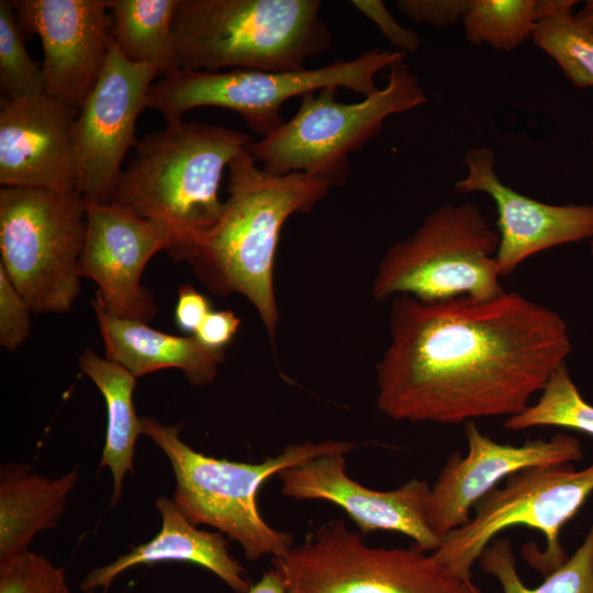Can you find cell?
Segmentation results:
<instances>
[{"label":"cell","mask_w":593,"mask_h":593,"mask_svg":"<svg viewBox=\"0 0 593 593\" xmlns=\"http://www.w3.org/2000/svg\"><path fill=\"white\" fill-rule=\"evenodd\" d=\"M377 363V406L395 421L460 424L514 416L566 362L556 311L517 292L423 301L394 296Z\"/></svg>","instance_id":"cell-1"},{"label":"cell","mask_w":593,"mask_h":593,"mask_svg":"<svg viewBox=\"0 0 593 593\" xmlns=\"http://www.w3.org/2000/svg\"><path fill=\"white\" fill-rule=\"evenodd\" d=\"M227 169L228 198L222 215L182 261L213 293L244 295L275 344L279 310L273 264L281 228L292 214L310 212L332 187L306 172L269 174L245 148Z\"/></svg>","instance_id":"cell-2"},{"label":"cell","mask_w":593,"mask_h":593,"mask_svg":"<svg viewBox=\"0 0 593 593\" xmlns=\"http://www.w3.org/2000/svg\"><path fill=\"white\" fill-rule=\"evenodd\" d=\"M251 142L234 128L179 121L138 141L111 203L146 219L172 239L176 260L220 220L219 190L225 168Z\"/></svg>","instance_id":"cell-3"},{"label":"cell","mask_w":593,"mask_h":593,"mask_svg":"<svg viewBox=\"0 0 593 593\" xmlns=\"http://www.w3.org/2000/svg\"><path fill=\"white\" fill-rule=\"evenodd\" d=\"M321 7L320 0H179L172 21L177 69H303L333 42Z\"/></svg>","instance_id":"cell-4"},{"label":"cell","mask_w":593,"mask_h":593,"mask_svg":"<svg viewBox=\"0 0 593 593\" xmlns=\"http://www.w3.org/2000/svg\"><path fill=\"white\" fill-rule=\"evenodd\" d=\"M142 423L144 434L170 462L176 478L172 499L181 513L193 525H209L237 541L251 561L281 558L293 547V536L270 526L259 513L257 493L266 480L312 459L357 448L344 440L305 441L246 463L195 451L180 438V424L164 425L153 416L142 417Z\"/></svg>","instance_id":"cell-5"},{"label":"cell","mask_w":593,"mask_h":593,"mask_svg":"<svg viewBox=\"0 0 593 593\" xmlns=\"http://www.w3.org/2000/svg\"><path fill=\"white\" fill-rule=\"evenodd\" d=\"M388 70L385 87L359 102L337 101V87L302 97L290 120L245 149L269 174L306 172L332 188L344 186L350 176V154L374 138L389 116L427 102L418 77L404 59Z\"/></svg>","instance_id":"cell-6"},{"label":"cell","mask_w":593,"mask_h":593,"mask_svg":"<svg viewBox=\"0 0 593 593\" xmlns=\"http://www.w3.org/2000/svg\"><path fill=\"white\" fill-rule=\"evenodd\" d=\"M592 493L593 465L582 470L571 463L523 469L485 494L473 506V517L445 535L432 553L449 575L475 585L472 567L488 545L503 530L525 526L545 536L546 548L524 545L522 556L547 577L569 559L561 529Z\"/></svg>","instance_id":"cell-7"},{"label":"cell","mask_w":593,"mask_h":593,"mask_svg":"<svg viewBox=\"0 0 593 593\" xmlns=\"http://www.w3.org/2000/svg\"><path fill=\"white\" fill-rule=\"evenodd\" d=\"M405 55L373 47L356 58L313 69L177 70L152 85L146 108L159 112L166 124L182 121L194 108H223L237 112L250 130L266 137L284 124L281 108L288 100L327 87H343L368 97L380 89L376 75L403 60Z\"/></svg>","instance_id":"cell-8"},{"label":"cell","mask_w":593,"mask_h":593,"mask_svg":"<svg viewBox=\"0 0 593 593\" xmlns=\"http://www.w3.org/2000/svg\"><path fill=\"white\" fill-rule=\"evenodd\" d=\"M499 234L472 202L446 203L407 238L391 246L372 282L376 300L401 294L423 301L505 292L496 262Z\"/></svg>","instance_id":"cell-9"},{"label":"cell","mask_w":593,"mask_h":593,"mask_svg":"<svg viewBox=\"0 0 593 593\" xmlns=\"http://www.w3.org/2000/svg\"><path fill=\"white\" fill-rule=\"evenodd\" d=\"M87 209L79 192L1 187L0 267L32 313H67L80 291Z\"/></svg>","instance_id":"cell-10"},{"label":"cell","mask_w":593,"mask_h":593,"mask_svg":"<svg viewBox=\"0 0 593 593\" xmlns=\"http://www.w3.org/2000/svg\"><path fill=\"white\" fill-rule=\"evenodd\" d=\"M272 564L289 593H482L415 544L369 547L342 518L321 525Z\"/></svg>","instance_id":"cell-11"},{"label":"cell","mask_w":593,"mask_h":593,"mask_svg":"<svg viewBox=\"0 0 593 593\" xmlns=\"http://www.w3.org/2000/svg\"><path fill=\"white\" fill-rule=\"evenodd\" d=\"M156 76L155 67L125 59L112 38L103 70L76 120L79 193L85 201L111 203L124 157L138 143L136 120Z\"/></svg>","instance_id":"cell-12"},{"label":"cell","mask_w":593,"mask_h":593,"mask_svg":"<svg viewBox=\"0 0 593 593\" xmlns=\"http://www.w3.org/2000/svg\"><path fill=\"white\" fill-rule=\"evenodd\" d=\"M25 40L37 34L45 93L80 110L96 86L112 42L109 0L12 1Z\"/></svg>","instance_id":"cell-13"},{"label":"cell","mask_w":593,"mask_h":593,"mask_svg":"<svg viewBox=\"0 0 593 593\" xmlns=\"http://www.w3.org/2000/svg\"><path fill=\"white\" fill-rule=\"evenodd\" d=\"M87 235L79 273L98 286L96 298L111 314L147 323L157 309L141 284L149 259L172 245L157 224L116 203L87 202Z\"/></svg>","instance_id":"cell-14"},{"label":"cell","mask_w":593,"mask_h":593,"mask_svg":"<svg viewBox=\"0 0 593 593\" xmlns=\"http://www.w3.org/2000/svg\"><path fill=\"white\" fill-rule=\"evenodd\" d=\"M468 452H451L430 486L427 522L439 537L461 527L470 511L492 489L511 474L532 467L571 463L583 457L574 436L558 433L523 445L496 443L482 434L475 422L466 423Z\"/></svg>","instance_id":"cell-15"},{"label":"cell","mask_w":593,"mask_h":593,"mask_svg":"<svg viewBox=\"0 0 593 593\" xmlns=\"http://www.w3.org/2000/svg\"><path fill=\"white\" fill-rule=\"evenodd\" d=\"M278 477L284 496L333 503L346 512L363 536L377 530L396 532L427 552L441 544L427 522V481L412 479L394 490H372L346 473L343 454L312 459L282 470Z\"/></svg>","instance_id":"cell-16"},{"label":"cell","mask_w":593,"mask_h":593,"mask_svg":"<svg viewBox=\"0 0 593 593\" xmlns=\"http://www.w3.org/2000/svg\"><path fill=\"white\" fill-rule=\"evenodd\" d=\"M78 112L46 93L2 98L1 187L79 192L75 143Z\"/></svg>","instance_id":"cell-17"},{"label":"cell","mask_w":593,"mask_h":593,"mask_svg":"<svg viewBox=\"0 0 593 593\" xmlns=\"http://www.w3.org/2000/svg\"><path fill=\"white\" fill-rule=\"evenodd\" d=\"M465 165L467 175L455 182L456 190L486 193L496 206L501 277L535 254L593 237V204L555 205L521 194L497 177L488 147L468 149Z\"/></svg>","instance_id":"cell-18"},{"label":"cell","mask_w":593,"mask_h":593,"mask_svg":"<svg viewBox=\"0 0 593 593\" xmlns=\"http://www.w3.org/2000/svg\"><path fill=\"white\" fill-rule=\"evenodd\" d=\"M155 505L161 517L160 530L113 562L92 569L80 584L83 592L97 589L105 592L118 575L133 567L178 561L201 566L233 591L247 593L250 585L245 568L230 555L222 533L199 529L181 513L172 497L160 496Z\"/></svg>","instance_id":"cell-19"},{"label":"cell","mask_w":593,"mask_h":593,"mask_svg":"<svg viewBox=\"0 0 593 593\" xmlns=\"http://www.w3.org/2000/svg\"><path fill=\"white\" fill-rule=\"evenodd\" d=\"M105 358L122 366L135 378L166 368L183 372L191 385H208L225 359L224 349L203 345L194 335L176 336L152 328L147 323L109 313L91 299Z\"/></svg>","instance_id":"cell-20"},{"label":"cell","mask_w":593,"mask_h":593,"mask_svg":"<svg viewBox=\"0 0 593 593\" xmlns=\"http://www.w3.org/2000/svg\"><path fill=\"white\" fill-rule=\"evenodd\" d=\"M78 477L77 469L48 479L29 463L1 466L0 563L29 551L40 532L57 526Z\"/></svg>","instance_id":"cell-21"},{"label":"cell","mask_w":593,"mask_h":593,"mask_svg":"<svg viewBox=\"0 0 593 593\" xmlns=\"http://www.w3.org/2000/svg\"><path fill=\"white\" fill-rule=\"evenodd\" d=\"M79 366L101 392L107 406L105 443L99 467L109 468L113 477L112 503L122 494L123 478L134 473L133 457L139 435L144 434L142 417L133 404L136 378L122 366L86 349Z\"/></svg>","instance_id":"cell-22"},{"label":"cell","mask_w":593,"mask_h":593,"mask_svg":"<svg viewBox=\"0 0 593 593\" xmlns=\"http://www.w3.org/2000/svg\"><path fill=\"white\" fill-rule=\"evenodd\" d=\"M179 0H109L112 37L131 63L150 65L158 76L176 72L172 21Z\"/></svg>","instance_id":"cell-23"},{"label":"cell","mask_w":593,"mask_h":593,"mask_svg":"<svg viewBox=\"0 0 593 593\" xmlns=\"http://www.w3.org/2000/svg\"><path fill=\"white\" fill-rule=\"evenodd\" d=\"M568 0H468L462 18L466 40L512 52L532 37L537 23Z\"/></svg>","instance_id":"cell-24"},{"label":"cell","mask_w":593,"mask_h":593,"mask_svg":"<svg viewBox=\"0 0 593 593\" xmlns=\"http://www.w3.org/2000/svg\"><path fill=\"white\" fill-rule=\"evenodd\" d=\"M478 562L497 580L503 593H593V523L575 552L536 588H528L522 581L511 540L506 537H495Z\"/></svg>","instance_id":"cell-25"},{"label":"cell","mask_w":593,"mask_h":593,"mask_svg":"<svg viewBox=\"0 0 593 593\" xmlns=\"http://www.w3.org/2000/svg\"><path fill=\"white\" fill-rule=\"evenodd\" d=\"M578 1L568 0L536 25L535 46L552 58L564 76L578 88L593 87V29L573 13Z\"/></svg>","instance_id":"cell-26"},{"label":"cell","mask_w":593,"mask_h":593,"mask_svg":"<svg viewBox=\"0 0 593 593\" xmlns=\"http://www.w3.org/2000/svg\"><path fill=\"white\" fill-rule=\"evenodd\" d=\"M504 426L508 430L556 426L593 436V405L582 398L564 362L550 376L538 401L508 417Z\"/></svg>","instance_id":"cell-27"},{"label":"cell","mask_w":593,"mask_h":593,"mask_svg":"<svg viewBox=\"0 0 593 593\" xmlns=\"http://www.w3.org/2000/svg\"><path fill=\"white\" fill-rule=\"evenodd\" d=\"M24 41L12 1L1 0L0 91L3 99L45 93L43 66L30 57Z\"/></svg>","instance_id":"cell-28"},{"label":"cell","mask_w":593,"mask_h":593,"mask_svg":"<svg viewBox=\"0 0 593 593\" xmlns=\"http://www.w3.org/2000/svg\"><path fill=\"white\" fill-rule=\"evenodd\" d=\"M0 593H70L63 568L26 551L0 563Z\"/></svg>","instance_id":"cell-29"},{"label":"cell","mask_w":593,"mask_h":593,"mask_svg":"<svg viewBox=\"0 0 593 593\" xmlns=\"http://www.w3.org/2000/svg\"><path fill=\"white\" fill-rule=\"evenodd\" d=\"M29 304L0 267V344L14 351L31 333Z\"/></svg>","instance_id":"cell-30"},{"label":"cell","mask_w":593,"mask_h":593,"mask_svg":"<svg viewBox=\"0 0 593 593\" xmlns=\"http://www.w3.org/2000/svg\"><path fill=\"white\" fill-rule=\"evenodd\" d=\"M396 7L417 24L445 27L462 21L468 0H399Z\"/></svg>","instance_id":"cell-31"},{"label":"cell","mask_w":593,"mask_h":593,"mask_svg":"<svg viewBox=\"0 0 593 593\" xmlns=\"http://www.w3.org/2000/svg\"><path fill=\"white\" fill-rule=\"evenodd\" d=\"M350 3L378 26L395 51L406 54L418 49L419 35L400 25L382 1L353 0Z\"/></svg>","instance_id":"cell-32"},{"label":"cell","mask_w":593,"mask_h":593,"mask_svg":"<svg viewBox=\"0 0 593 593\" xmlns=\"http://www.w3.org/2000/svg\"><path fill=\"white\" fill-rule=\"evenodd\" d=\"M211 311L209 299L191 284L179 287L175 307V322L181 331L194 335Z\"/></svg>","instance_id":"cell-33"},{"label":"cell","mask_w":593,"mask_h":593,"mask_svg":"<svg viewBox=\"0 0 593 593\" xmlns=\"http://www.w3.org/2000/svg\"><path fill=\"white\" fill-rule=\"evenodd\" d=\"M239 325L240 318L233 311H211L194 336L210 348L224 349L237 333Z\"/></svg>","instance_id":"cell-34"},{"label":"cell","mask_w":593,"mask_h":593,"mask_svg":"<svg viewBox=\"0 0 593 593\" xmlns=\"http://www.w3.org/2000/svg\"><path fill=\"white\" fill-rule=\"evenodd\" d=\"M247 593H289L282 577L273 568L262 574V577L249 588Z\"/></svg>","instance_id":"cell-35"},{"label":"cell","mask_w":593,"mask_h":593,"mask_svg":"<svg viewBox=\"0 0 593 593\" xmlns=\"http://www.w3.org/2000/svg\"><path fill=\"white\" fill-rule=\"evenodd\" d=\"M577 18L586 26L593 29V1H589L577 14Z\"/></svg>","instance_id":"cell-36"},{"label":"cell","mask_w":593,"mask_h":593,"mask_svg":"<svg viewBox=\"0 0 593 593\" xmlns=\"http://www.w3.org/2000/svg\"><path fill=\"white\" fill-rule=\"evenodd\" d=\"M590 247H591V253L593 254V242H591Z\"/></svg>","instance_id":"cell-37"},{"label":"cell","mask_w":593,"mask_h":593,"mask_svg":"<svg viewBox=\"0 0 593 593\" xmlns=\"http://www.w3.org/2000/svg\"><path fill=\"white\" fill-rule=\"evenodd\" d=\"M83 593H98L96 591H87V592H83Z\"/></svg>","instance_id":"cell-38"}]
</instances>
